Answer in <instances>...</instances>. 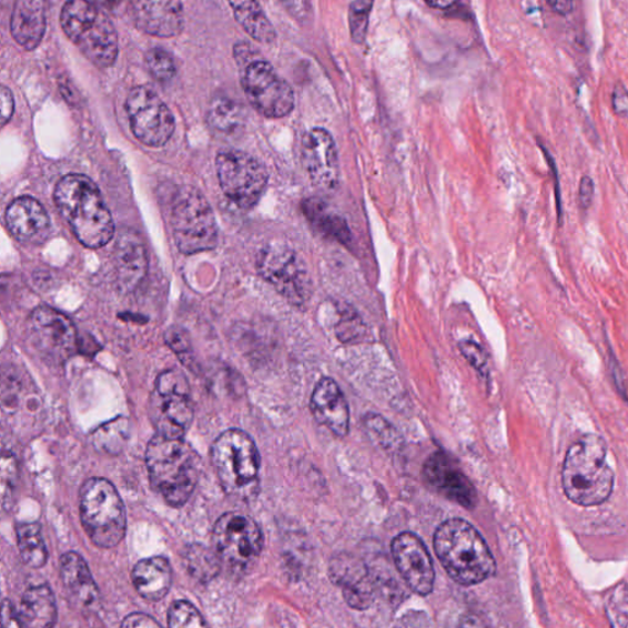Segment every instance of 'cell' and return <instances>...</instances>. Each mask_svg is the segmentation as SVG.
<instances>
[{
	"label": "cell",
	"instance_id": "1",
	"mask_svg": "<svg viewBox=\"0 0 628 628\" xmlns=\"http://www.w3.org/2000/svg\"><path fill=\"white\" fill-rule=\"evenodd\" d=\"M54 202L77 240L98 250L114 236V221L97 183L85 174H67L58 182Z\"/></svg>",
	"mask_w": 628,
	"mask_h": 628
},
{
	"label": "cell",
	"instance_id": "2",
	"mask_svg": "<svg viewBox=\"0 0 628 628\" xmlns=\"http://www.w3.org/2000/svg\"><path fill=\"white\" fill-rule=\"evenodd\" d=\"M607 457L608 446L596 434L581 436L568 448L561 478L569 502L581 507L608 502L614 490L615 474Z\"/></svg>",
	"mask_w": 628,
	"mask_h": 628
},
{
	"label": "cell",
	"instance_id": "3",
	"mask_svg": "<svg viewBox=\"0 0 628 628\" xmlns=\"http://www.w3.org/2000/svg\"><path fill=\"white\" fill-rule=\"evenodd\" d=\"M146 467L151 486L171 507L189 503L200 480V455L183 438L158 434L146 448Z\"/></svg>",
	"mask_w": 628,
	"mask_h": 628
},
{
	"label": "cell",
	"instance_id": "4",
	"mask_svg": "<svg viewBox=\"0 0 628 628\" xmlns=\"http://www.w3.org/2000/svg\"><path fill=\"white\" fill-rule=\"evenodd\" d=\"M435 551L449 577L460 586H475L496 573V561L482 534L470 523L453 518L442 523Z\"/></svg>",
	"mask_w": 628,
	"mask_h": 628
},
{
	"label": "cell",
	"instance_id": "5",
	"mask_svg": "<svg viewBox=\"0 0 628 628\" xmlns=\"http://www.w3.org/2000/svg\"><path fill=\"white\" fill-rule=\"evenodd\" d=\"M212 464L227 496L246 502L257 492L261 457L249 434L236 428L221 434L212 447Z\"/></svg>",
	"mask_w": 628,
	"mask_h": 628
},
{
	"label": "cell",
	"instance_id": "6",
	"mask_svg": "<svg viewBox=\"0 0 628 628\" xmlns=\"http://www.w3.org/2000/svg\"><path fill=\"white\" fill-rule=\"evenodd\" d=\"M61 24L88 60L99 68H110L120 52L119 34L104 11L89 0H68Z\"/></svg>",
	"mask_w": 628,
	"mask_h": 628
},
{
	"label": "cell",
	"instance_id": "7",
	"mask_svg": "<svg viewBox=\"0 0 628 628\" xmlns=\"http://www.w3.org/2000/svg\"><path fill=\"white\" fill-rule=\"evenodd\" d=\"M79 508L81 523L99 548L111 549L123 540L125 508L111 482L102 478L87 480L80 490Z\"/></svg>",
	"mask_w": 628,
	"mask_h": 628
},
{
	"label": "cell",
	"instance_id": "8",
	"mask_svg": "<svg viewBox=\"0 0 628 628\" xmlns=\"http://www.w3.org/2000/svg\"><path fill=\"white\" fill-rule=\"evenodd\" d=\"M171 227L179 250L184 254L212 251L217 244V224L206 197L191 185L174 194Z\"/></svg>",
	"mask_w": 628,
	"mask_h": 628
},
{
	"label": "cell",
	"instance_id": "9",
	"mask_svg": "<svg viewBox=\"0 0 628 628\" xmlns=\"http://www.w3.org/2000/svg\"><path fill=\"white\" fill-rule=\"evenodd\" d=\"M213 545L221 567L232 576H243L259 560L263 534L252 518L231 511L216 520Z\"/></svg>",
	"mask_w": 628,
	"mask_h": 628
},
{
	"label": "cell",
	"instance_id": "10",
	"mask_svg": "<svg viewBox=\"0 0 628 628\" xmlns=\"http://www.w3.org/2000/svg\"><path fill=\"white\" fill-rule=\"evenodd\" d=\"M150 417L158 434L183 438L194 417L189 379L178 369L162 372L150 398Z\"/></svg>",
	"mask_w": 628,
	"mask_h": 628
},
{
	"label": "cell",
	"instance_id": "11",
	"mask_svg": "<svg viewBox=\"0 0 628 628\" xmlns=\"http://www.w3.org/2000/svg\"><path fill=\"white\" fill-rule=\"evenodd\" d=\"M257 271L290 304L305 306L313 294L308 266L286 244H267L257 255Z\"/></svg>",
	"mask_w": 628,
	"mask_h": 628
},
{
	"label": "cell",
	"instance_id": "12",
	"mask_svg": "<svg viewBox=\"0 0 628 628\" xmlns=\"http://www.w3.org/2000/svg\"><path fill=\"white\" fill-rule=\"evenodd\" d=\"M216 171L221 190L244 211L259 204L270 180L260 160L239 150L220 153Z\"/></svg>",
	"mask_w": 628,
	"mask_h": 628
},
{
	"label": "cell",
	"instance_id": "13",
	"mask_svg": "<svg viewBox=\"0 0 628 628\" xmlns=\"http://www.w3.org/2000/svg\"><path fill=\"white\" fill-rule=\"evenodd\" d=\"M125 110L139 142L160 148L170 141L176 122L168 104L153 89L146 85L132 89L125 101Z\"/></svg>",
	"mask_w": 628,
	"mask_h": 628
},
{
	"label": "cell",
	"instance_id": "14",
	"mask_svg": "<svg viewBox=\"0 0 628 628\" xmlns=\"http://www.w3.org/2000/svg\"><path fill=\"white\" fill-rule=\"evenodd\" d=\"M242 87L253 109L266 119H284L294 111L293 88L265 61H254L247 65Z\"/></svg>",
	"mask_w": 628,
	"mask_h": 628
},
{
	"label": "cell",
	"instance_id": "15",
	"mask_svg": "<svg viewBox=\"0 0 628 628\" xmlns=\"http://www.w3.org/2000/svg\"><path fill=\"white\" fill-rule=\"evenodd\" d=\"M28 324L30 341L44 358L62 363L77 352V330L65 314L41 306L31 313Z\"/></svg>",
	"mask_w": 628,
	"mask_h": 628
},
{
	"label": "cell",
	"instance_id": "16",
	"mask_svg": "<svg viewBox=\"0 0 628 628\" xmlns=\"http://www.w3.org/2000/svg\"><path fill=\"white\" fill-rule=\"evenodd\" d=\"M392 555L405 584L418 596H428L435 586V567L425 544L413 533H402L392 543Z\"/></svg>",
	"mask_w": 628,
	"mask_h": 628
},
{
	"label": "cell",
	"instance_id": "17",
	"mask_svg": "<svg viewBox=\"0 0 628 628\" xmlns=\"http://www.w3.org/2000/svg\"><path fill=\"white\" fill-rule=\"evenodd\" d=\"M302 164L313 185L322 191H333L340 183L341 165L338 149L328 131L313 128L302 138Z\"/></svg>",
	"mask_w": 628,
	"mask_h": 628
},
{
	"label": "cell",
	"instance_id": "18",
	"mask_svg": "<svg viewBox=\"0 0 628 628\" xmlns=\"http://www.w3.org/2000/svg\"><path fill=\"white\" fill-rule=\"evenodd\" d=\"M425 482L439 495L468 509L478 504V494L458 463L445 452L429 456L423 470Z\"/></svg>",
	"mask_w": 628,
	"mask_h": 628
},
{
	"label": "cell",
	"instance_id": "19",
	"mask_svg": "<svg viewBox=\"0 0 628 628\" xmlns=\"http://www.w3.org/2000/svg\"><path fill=\"white\" fill-rule=\"evenodd\" d=\"M60 574L67 598L77 610L87 615L100 610V590L83 557L77 553L64 554Z\"/></svg>",
	"mask_w": 628,
	"mask_h": 628
},
{
	"label": "cell",
	"instance_id": "20",
	"mask_svg": "<svg viewBox=\"0 0 628 628\" xmlns=\"http://www.w3.org/2000/svg\"><path fill=\"white\" fill-rule=\"evenodd\" d=\"M135 26L156 38H174L183 29L181 0H130Z\"/></svg>",
	"mask_w": 628,
	"mask_h": 628
},
{
	"label": "cell",
	"instance_id": "21",
	"mask_svg": "<svg viewBox=\"0 0 628 628\" xmlns=\"http://www.w3.org/2000/svg\"><path fill=\"white\" fill-rule=\"evenodd\" d=\"M10 234L19 242L40 246L51 234V220L43 205L32 196H20L7 209Z\"/></svg>",
	"mask_w": 628,
	"mask_h": 628
},
{
	"label": "cell",
	"instance_id": "22",
	"mask_svg": "<svg viewBox=\"0 0 628 628\" xmlns=\"http://www.w3.org/2000/svg\"><path fill=\"white\" fill-rule=\"evenodd\" d=\"M311 411L316 421L336 437H345L351 427V413L344 394L336 382L322 378L314 388Z\"/></svg>",
	"mask_w": 628,
	"mask_h": 628
},
{
	"label": "cell",
	"instance_id": "23",
	"mask_svg": "<svg viewBox=\"0 0 628 628\" xmlns=\"http://www.w3.org/2000/svg\"><path fill=\"white\" fill-rule=\"evenodd\" d=\"M114 267L123 290L132 291L144 281L149 262L144 243L133 231H124L115 242Z\"/></svg>",
	"mask_w": 628,
	"mask_h": 628
},
{
	"label": "cell",
	"instance_id": "24",
	"mask_svg": "<svg viewBox=\"0 0 628 628\" xmlns=\"http://www.w3.org/2000/svg\"><path fill=\"white\" fill-rule=\"evenodd\" d=\"M48 0H16L10 18V30L21 48L33 51L41 43L45 26Z\"/></svg>",
	"mask_w": 628,
	"mask_h": 628
},
{
	"label": "cell",
	"instance_id": "25",
	"mask_svg": "<svg viewBox=\"0 0 628 628\" xmlns=\"http://www.w3.org/2000/svg\"><path fill=\"white\" fill-rule=\"evenodd\" d=\"M331 571L333 580L343 588L344 598L352 608L364 610L374 601L375 586L368 569L352 560H340Z\"/></svg>",
	"mask_w": 628,
	"mask_h": 628
},
{
	"label": "cell",
	"instance_id": "26",
	"mask_svg": "<svg viewBox=\"0 0 628 628\" xmlns=\"http://www.w3.org/2000/svg\"><path fill=\"white\" fill-rule=\"evenodd\" d=\"M132 579L139 595L149 601H160L169 595L172 567L164 557L144 558L134 566Z\"/></svg>",
	"mask_w": 628,
	"mask_h": 628
},
{
	"label": "cell",
	"instance_id": "27",
	"mask_svg": "<svg viewBox=\"0 0 628 628\" xmlns=\"http://www.w3.org/2000/svg\"><path fill=\"white\" fill-rule=\"evenodd\" d=\"M21 627L48 628L57 621V605L52 589L40 585L29 588L18 610Z\"/></svg>",
	"mask_w": 628,
	"mask_h": 628
},
{
	"label": "cell",
	"instance_id": "28",
	"mask_svg": "<svg viewBox=\"0 0 628 628\" xmlns=\"http://www.w3.org/2000/svg\"><path fill=\"white\" fill-rule=\"evenodd\" d=\"M302 212L308 220V223L320 234L330 240L347 244L352 241V231L346 220L332 212L330 206L320 197H310L302 204Z\"/></svg>",
	"mask_w": 628,
	"mask_h": 628
},
{
	"label": "cell",
	"instance_id": "29",
	"mask_svg": "<svg viewBox=\"0 0 628 628\" xmlns=\"http://www.w3.org/2000/svg\"><path fill=\"white\" fill-rule=\"evenodd\" d=\"M239 24L250 37L261 43H272L276 31L264 13L260 0H227Z\"/></svg>",
	"mask_w": 628,
	"mask_h": 628
},
{
	"label": "cell",
	"instance_id": "30",
	"mask_svg": "<svg viewBox=\"0 0 628 628\" xmlns=\"http://www.w3.org/2000/svg\"><path fill=\"white\" fill-rule=\"evenodd\" d=\"M206 121L217 133L236 134L244 125V112L235 100L216 95L209 103Z\"/></svg>",
	"mask_w": 628,
	"mask_h": 628
},
{
	"label": "cell",
	"instance_id": "31",
	"mask_svg": "<svg viewBox=\"0 0 628 628\" xmlns=\"http://www.w3.org/2000/svg\"><path fill=\"white\" fill-rule=\"evenodd\" d=\"M18 546L22 563L41 568L48 563L49 551L39 523H24L18 527Z\"/></svg>",
	"mask_w": 628,
	"mask_h": 628
},
{
	"label": "cell",
	"instance_id": "32",
	"mask_svg": "<svg viewBox=\"0 0 628 628\" xmlns=\"http://www.w3.org/2000/svg\"><path fill=\"white\" fill-rule=\"evenodd\" d=\"M183 563L191 576L201 581L212 580L223 568L215 551L200 544L191 545L184 550Z\"/></svg>",
	"mask_w": 628,
	"mask_h": 628
},
{
	"label": "cell",
	"instance_id": "33",
	"mask_svg": "<svg viewBox=\"0 0 628 628\" xmlns=\"http://www.w3.org/2000/svg\"><path fill=\"white\" fill-rule=\"evenodd\" d=\"M130 423L125 418H115L92 434V445L108 455H119L130 439Z\"/></svg>",
	"mask_w": 628,
	"mask_h": 628
},
{
	"label": "cell",
	"instance_id": "34",
	"mask_svg": "<svg viewBox=\"0 0 628 628\" xmlns=\"http://www.w3.org/2000/svg\"><path fill=\"white\" fill-rule=\"evenodd\" d=\"M375 0H354L348 8V28L355 43L362 44L366 41L368 22Z\"/></svg>",
	"mask_w": 628,
	"mask_h": 628
},
{
	"label": "cell",
	"instance_id": "35",
	"mask_svg": "<svg viewBox=\"0 0 628 628\" xmlns=\"http://www.w3.org/2000/svg\"><path fill=\"white\" fill-rule=\"evenodd\" d=\"M145 65L150 75L160 83H169L178 72L172 55L162 49L150 50L145 54Z\"/></svg>",
	"mask_w": 628,
	"mask_h": 628
},
{
	"label": "cell",
	"instance_id": "36",
	"mask_svg": "<svg viewBox=\"0 0 628 628\" xmlns=\"http://www.w3.org/2000/svg\"><path fill=\"white\" fill-rule=\"evenodd\" d=\"M169 626L174 628L205 627L202 614L185 600L173 602L168 615Z\"/></svg>",
	"mask_w": 628,
	"mask_h": 628
},
{
	"label": "cell",
	"instance_id": "37",
	"mask_svg": "<svg viewBox=\"0 0 628 628\" xmlns=\"http://www.w3.org/2000/svg\"><path fill=\"white\" fill-rule=\"evenodd\" d=\"M165 338L181 362L185 366L192 367L194 365V355L189 333L180 327H171L168 330Z\"/></svg>",
	"mask_w": 628,
	"mask_h": 628
},
{
	"label": "cell",
	"instance_id": "38",
	"mask_svg": "<svg viewBox=\"0 0 628 628\" xmlns=\"http://www.w3.org/2000/svg\"><path fill=\"white\" fill-rule=\"evenodd\" d=\"M17 483V459L10 452L4 450L2 458V499L4 508H7V504L13 503Z\"/></svg>",
	"mask_w": 628,
	"mask_h": 628
},
{
	"label": "cell",
	"instance_id": "39",
	"mask_svg": "<svg viewBox=\"0 0 628 628\" xmlns=\"http://www.w3.org/2000/svg\"><path fill=\"white\" fill-rule=\"evenodd\" d=\"M365 425L369 434L374 435L381 445L385 447H391L397 445V434L394 429L391 432V426L386 421H383L381 416L367 415Z\"/></svg>",
	"mask_w": 628,
	"mask_h": 628
},
{
	"label": "cell",
	"instance_id": "40",
	"mask_svg": "<svg viewBox=\"0 0 628 628\" xmlns=\"http://www.w3.org/2000/svg\"><path fill=\"white\" fill-rule=\"evenodd\" d=\"M341 320L338 327H336V333H338L342 341L351 342L362 336L364 330H362V322H359L355 312L345 310Z\"/></svg>",
	"mask_w": 628,
	"mask_h": 628
},
{
	"label": "cell",
	"instance_id": "41",
	"mask_svg": "<svg viewBox=\"0 0 628 628\" xmlns=\"http://www.w3.org/2000/svg\"><path fill=\"white\" fill-rule=\"evenodd\" d=\"M459 348L463 356L468 359V363L475 369H478L480 374H485L487 368V358L483 347L475 342L465 341L459 344Z\"/></svg>",
	"mask_w": 628,
	"mask_h": 628
},
{
	"label": "cell",
	"instance_id": "42",
	"mask_svg": "<svg viewBox=\"0 0 628 628\" xmlns=\"http://www.w3.org/2000/svg\"><path fill=\"white\" fill-rule=\"evenodd\" d=\"M543 153L545 155L546 161H548L549 168L553 173L554 178V185H555V196H556V207H557V221L558 225L563 226V219H564V209H563V197H561V188L560 182H558V172L555 164V160L544 146H541Z\"/></svg>",
	"mask_w": 628,
	"mask_h": 628
},
{
	"label": "cell",
	"instance_id": "43",
	"mask_svg": "<svg viewBox=\"0 0 628 628\" xmlns=\"http://www.w3.org/2000/svg\"><path fill=\"white\" fill-rule=\"evenodd\" d=\"M612 109L619 118L628 121V91L621 84L616 85L614 89Z\"/></svg>",
	"mask_w": 628,
	"mask_h": 628
},
{
	"label": "cell",
	"instance_id": "44",
	"mask_svg": "<svg viewBox=\"0 0 628 628\" xmlns=\"http://www.w3.org/2000/svg\"><path fill=\"white\" fill-rule=\"evenodd\" d=\"M287 13L297 21H306L310 14L308 0H281Z\"/></svg>",
	"mask_w": 628,
	"mask_h": 628
},
{
	"label": "cell",
	"instance_id": "45",
	"mask_svg": "<svg viewBox=\"0 0 628 628\" xmlns=\"http://www.w3.org/2000/svg\"><path fill=\"white\" fill-rule=\"evenodd\" d=\"M595 191V182L590 178L585 176L580 180L578 200L581 211H587L590 207Z\"/></svg>",
	"mask_w": 628,
	"mask_h": 628
},
{
	"label": "cell",
	"instance_id": "46",
	"mask_svg": "<svg viewBox=\"0 0 628 628\" xmlns=\"http://www.w3.org/2000/svg\"><path fill=\"white\" fill-rule=\"evenodd\" d=\"M0 101H2V123L6 125L13 118L16 108L14 97L7 87H2L0 91Z\"/></svg>",
	"mask_w": 628,
	"mask_h": 628
},
{
	"label": "cell",
	"instance_id": "47",
	"mask_svg": "<svg viewBox=\"0 0 628 628\" xmlns=\"http://www.w3.org/2000/svg\"><path fill=\"white\" fill-rule=\"evenodd\" d=\"M122 627H161V624L146 614L136 612L126 616Z\"/></svg>",
	"mask_w": 628,
	"mask_h": 628
},
{
	"label": "cell",
	"instance_id": "48",
	"mask_svg": "<svg viewBox=\"0 0 628 628\" xmlns=\"http://www.w3.org/2000/svg\"><path fill=\"white\" fill-rule=\"evenodd\" d=\"M3 625L6 627H21L19 621L18 611L13 605L7 599L3 601Z\"/></svg>",
	"mask_w": 628,
	"mask_h": 628
},
{
	"label": "cell",
	"instance_id": "49",
	"mask_svg": "<svg viewBox=\"0 0 628 628\" xmlns=\"http://www.w3.org/2000/svg\"><path fill=\"white\" fill-rule=\"evenodd\" d=\"M555 13L568 16L573 13L574 0H546Z\"/></svg>",
	"mask_w": 628,
	"mask_h": 628
},
{
	"label": "cell",
	"instance_id": "50",
	"mask_svg": "<svg viewBox=\"0 0 628 628\" xmlns=\"http://www.w3.org/2000/svg\"><path fill=\"white\" fill-rule=\"evenodd\" d=\"M459 2V0H425V3L428 7H432L434 9H448L455 4H457Z\"/></svg>",
	"mask_w": 628,
	"mask_h": 628
},
{
	"label": "cell",
	"instance_id": "51",
	"mask_svg": "<svg viewBox=\"0 0 628 628\" xmlns=\"http://www.w3.org/2000/svg\"><path fill=\"white\" fill-rule=\"evenodd\" d=\"M100 2L107 6H113V4H119L121 0H100Z\"/></svg>",
	"mask_w": 628,
	"mask_h": 628
},
{
	"label": "cell",
	"instance_id": "52",
	"mask_svg": "<svg viewBox=\"0 0 628 628\" xmlns=\"http://www.w3.org/2000/svg\"><path fill=\"white\" fill-rule=\"evenodd\" d=\"M627 601H628V591H627Z\"/></svg>",
	"mask_w": 628,
	"mask_h": 628
}]
</instances>
